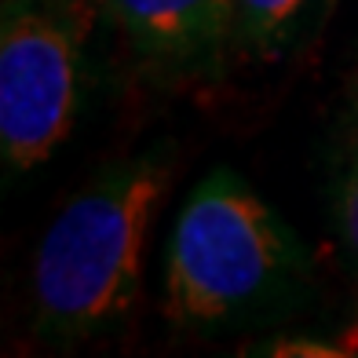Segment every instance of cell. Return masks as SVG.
I'll return each instance as SVG.
<instances>
[{"instance_id": "7a4b0ae2", "label": "cell", "mask_w": 358, "mask_h": 358, "mask_svg": "<svg viewBox=\"0 0 358 358\" xmlns=\"http://www.w3.org/2000/svg\"><path fill=\"white\" fill-rule=\"evenodd\" d=\"M307 249L296 231L231 169L190 190L169 234L165 300L190 329L259 322L303 289Z\"/></svg>"}, {"instance_id": "3957f363", "label": "cell", "mask_w": 358, "mask_h": 358, "mask_svg": "<svg viewBox=\"0 0 358 358\" xmlns=\"http://www.w3.org/2000/svg\"><path fill=\"white\" fill-rule=\"evenodd\" d=\"M85 19L52 0H4L0 154L11 172L44 165L77 121Z\"/></svg>"}, {"instance_id": "5b68a950", "label": "cell", "mask_w": 358, "mask_h": 358, "mask_svg": "<svg viewBox=\"0 0 358 358\" xmlns=\"http://www.w3.org/2000/svg\"><path fill=\"white\" fill-rule=\"evenodd\" d=\"M333 0H234L231 52L249 62H274L322 26Z\"/></svg>"}, {"instance_id": "8992f818", "label": "cell", "mask_w": 358, "mask_h": 358, "mask_svg": "<svg viewBox=\"0 0 358 358\" xmlns=\"http://www.w3.org/2000/svg\"><path fill=\"white\" fill-rule=\"evenodd\" d=\"M336 223H340L348 259L358 271V150H355L351 165L344 172V183H340V194H336Z\"/></svg>"}, {"instance_id": "6da1fadb", "label": "cell", "mask_w": 358, "mask_h": 358, "mask_svg": "<svg viewBox=\"0 0 358 358\" xmlns=\"http://www.w3.org/2000/svg\"><path fill=\"white\" fill-rule=\"evenodd\" d=\"M169 190L161 150L121 161L62 205L34 259L41 336L77 344L121 325L139 300L146 241Z\"/></svg>"}, {"instance_id": "277c9868", "label": "cell", "mask_w": 358, "mask_h": 358, "mask_svg": "<svg viewBox=\"0 0 358 358\" xmlns=\"http://www.w3.org/2000/svg\"><path fill=\"white\" fill-rule=\"evenodd\" d=\"M110 22L165 73L216 70L231 52L234 0H103Z\"/></svg>"}]
</instances>
